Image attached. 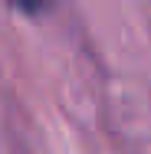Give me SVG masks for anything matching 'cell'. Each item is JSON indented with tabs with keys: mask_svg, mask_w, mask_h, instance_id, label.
<instances>
[{
	"mask_svg": "<svg viewBox=\"0 0 151 154\" xmlns=\"http://www.w3.org/2000/svg\"><path fill=\"white\" fill-rule=\"evenodd\" d=\"M10 3H13L17 10H23V13H39L49 0H10Z\"/></svg>",
	"mask_w": 151,
	"mask_h": 154,
	"instance_id": "obj_1",
	"label": "cell"
}]
</instances>
